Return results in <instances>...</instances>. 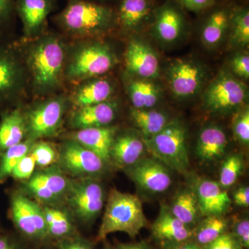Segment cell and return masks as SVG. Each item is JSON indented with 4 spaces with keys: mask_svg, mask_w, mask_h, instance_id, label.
Wrapping results in <instances>:
<instances>
[{
    "mask_svg": "<svg viewBox=\"0 0 249 249\" xmlns=\"http://www.w3.org/2000/svg\"><path fill=\"white\" fill-rule=\"evenodd\" d=\"M183 9L203 14L217 4L219 0H176Z\"/></svg>",
    "mask_w": 249,
    "mask_h": 249,
    "instance_id": "cell-45",
    "label": "cell"
},
{
    "mask_svg": "<svg viewBox=\"0 0 249 249\" xmlns=\"http://www.w3.org/2000/svg\"><path fill=\"white\" fill-rule=\"evenodd\" d=\"M117 62L116 53L107 44L88 42L77 47L65 67V73L73 81L88 80L107 73Z\"/></svg>",
    "mask_w": 249,
    "mask_h": 249,
    "instance_id": "cell-5",
    "label": "cell"
},
{
    "mask_svg": "<svg viewBox=\"0 0 249 249\" xmlns=\"http://www.w3.org/2000/svg\"><path fill=\"white\" fill-rule=\"evenodd\" d=\"M202 249H244L231 232L223 234L217 240L201 247Z\"/></svg>",
    "mask_w": 249,
    "mask_h": 249,
    "instance_id": "cell-43",
    "label": "cell"
},
{
    "mask_svg": "<svg viewBox=\"0 0 249 249\" xmlns=\"http://www.w3.org/2000/svg\"><path fill=\"white\" fill-rule=\"evenodd\" d=\"M71 179L58 165L53 164L35 171L23 183L25 193L47 206H58L65 202Z\"/></svg>",
    "mask_w": 249,
    "mask_h": 249,
    "instance_id": "cell-9",
    "label": "cell"
},
{
    "mask_svg": "<svg viewBox=\"0 0 249 249\" xmlns=\"http://www.w3.org/2000/svg\"><path fill=\"white\" fill-rule=\"evenodd\" d=\"M16 0H0V34L6 30L16 15Z\"/></svg>",
    "mask_w": 249,
    "mask_h": 249,
    "instance_id": "cell-44",
    "label": "cell"
},
{
    "mask_svg": "<svg viewBox=\"0 0 249 249\" xmlns=\"http://www.w3.org/2000/svg\"><path fill=\"white\" fill-rule=\"evenodd\" d=\"M155 0H116L118 27L124 32H137L150 25L155 9Z\"/></svg>",
    "mask_w": 249,
    "mask_h": 249,
    "instance_id": "cell-17",
    "label": "cell"
},
{
    "mask_svg": "<svg viewBox=\"0 0 249 249\" xmlns=\"http://www.w3.org/2000/svg\"><path fill=\"white\" fill-rule=\"evenodd\" d=\"M130 118L144 141L152 138L160 132L169 122L163 111L152 109H135L132 107Z\"/></svg>",
    "mask_w": 249,
    "mask_h": 249,
    "instance_id": "cell-31",
    "label": "cell"
},
{
    "mask_svg": "<svg viewBox=\"0 0 249 249\" xmlns=\"http://www.w3.org/2000/svg\"><path fill=\"white\" fill-rule=\"evenodd\" d=\"M228 36L229 45L233 48H245L249 44L248 6H232Z\"/></svg>",
    "mask_w": 249,
    "mask_h": 249,
    "instance_id": "cell-33",
    "label": "cell"
},
{
    "mask_svg": "<svg viewBox=\"0 0 249 249\" xmlns=\"http://www.w3.org/2000/svg\"><path fill=\"white\" fill-rule=\"evenodd\" d=\"M248 88L231 71L223 70L208 85L203 95L206 110L214 114H230L248 101Z\"/></svg>",
    "mask_w": 249,
    "mask_h": 249,
    "instance_id": "cell-6",
    "label": "cell"
},
{
    "mask_svg": "<svg viewBox=\"0 0 249 249\" xmlns=\"http://www.w3.org/2000/svg\"><path fill=\"white\" fill-rule=\"evenodd\" d=\"M55 0H16V14L22 21L27 36H35L43 27L54 8Z\"/></svg>",
    "mask_w": 249,
    "mask_h": 249,
    "instance_id": "cell-21",
    "label": "cell"
},
{
    "mask_svg": "<svg viewBox=\"0 0 249 249\" xmlns=\"http://www.w3.org/2000/svg\"><path fill=\"white\" fill-rule=\"evenodd\" d=\"M65 48L56 36H43L29 49L28 67L33 86L39 94L58 88L65 67Z\"/></svg>",
    "mask_w": 249,
    "mask_h": 249,
    "instance_id": "cell-2",
    "label": "cell"
},
{
    "mask_svg": "<svg viewBox=\"0 0 249 249\" xmlns=\"http://www.w3.org/2000/svg\"><path fill=\"white\" fill-rule=\"evenodd\" d=\"M117 111V104L109 101L78 107L71 114L70 125L77 130L90 127H106L115 119Z\"/></svg>",
    "mask_w": 249,
    "mask_h": 249,
    "instance_id": "cell-22",
    "label": "cell"
},
{
    "mask_svg": "<svg viewBox=\"0 0 249 249\" xmlns=\"http://www.w3.org/2000/svg\"><path fill=\"white\" fill-rule=\"evenodd\" d=\"M151 235L160 243L192 240L193 229L174 216L169 208L162 206L151 226Z\"/></svg>",
    "mask_w": 249,
    "mask_h": 249,
    "instance_id": "cell-23",
    "label": "cell"
},
{
    "mask_svg": "<svg viewBox=\"0 0 249 249\" xmlns=\"http://www.w3.org/2000/svg\"><path fill=\"white\" fill-rule=\"evenodd\" d=\"M116 135V127L106 126L78 129L70 139L91 150L109 165L111 147Z\"/></svg>",
    "mask_w": 249,
    "mask_h": 249,
    "instance_id": "cell-24",
    "label": "cell"
},
{
    "mask_svg": "<svg viewBox=\"0 0 249 249\" xmlns=\"http://www.w3.org/2000/svg\"><path fill=\"white\" fill-rule=\"evenodd\" d=\"M55 242L57 249H95L91 241L82 237L79 234Z\"/></svg>",
    "mask_w": 249,
    "mask_h": 249,
    "instance_id": "cell-42",
    "label": "cell"
},
{
    "mask_svg": "<svg viewBox=\"0 0 249 249\" xmlns=\"http://www.w3.org/2000/svg\"><path fill=\"white\" fill-rule=\"evenodd\" d=\"M233 4L219 1L205 11L201 25L200 37L203 45L209 50L217 48L229 33L231 15Z\"/></svg>",
    "mask_w": 249,
    "mask_h": 249,
    "instance_id": "cell-18",
    "label": "cell"
},
{
    "mask_svg": "<svg viewBox=\"0 0 249 249\" xmlns=\"http://www.w3.org/2000/svg\"><path fill=\"white\" fill-rule=\"evenodd\" d=\"M147 224L138 196L112 189L108 195L96 240L102 242L109 234L116 232H124L134 239Z\"/></svg>",
    "mask_w": 249,
    "mask_h": 249,
    "instance_id": "cell-3",
    "label": "cell"
},
{
    "mask_svg": "<svg viewBox=\"0 0 249 249\" xmlns=\"http://www.w3.org/2000/svg\"><path fill=\"white\" fill-rule=\"evenodd\" d=\"M244 160L238 154L229 156L223 161L219 173V183L224 188L235 184L243 172Z\"/></svg>",
    "mask_w": 249,
    "mask_h": 249,
    "instance_id": "cell-35",
    "label": "cell"
},
{
    "mask_svg": "<svg viewBox=\"0 0 249 249\" xmlns=\"http://www.w3.org/2000/svg\"><path fill=\"white\" fill-rule=\"evenodd\" d=\"M88 1H93V2L100 3V4H107V3L114 0H88Z\"/></svg>",
    "mask_w": 249,
    "mask_h": 249,
    "instance_id": "cell-49",
    "label": "cell"
},
{
    "mask_svg": "<svg viewBox=\"0 0 249 249\" xmlns=\"http://www.w3.org/2000/svg\"><path fill=\"white\" fill-rule=\"evenodd\" d=\"M233 201L237 206L240 207H248L249 205V186L240 187L232 194Z\"/></svg>",
    "mask_w": 249,
    "mask_h": 249,
    "instance_id": "cell-46",
    "label": "cell"
},
{
    "mask_svg": "<svg viewBox=\"0 0 249 249\" xmlns=\"http://www.w3.org/2000/svg\"><path fill=\"white\" fill-rule=\"evenodd\" d=\"M29 244L18 234L0 232V249H31Z\"/></svg>",
    "mask_w": 249,
    "mask_h": 249,
    "instance_id": "cell-41",
    "label": "cell"
},
{
    "mask_svg": "<svg viewBox=\"0 0 249 249\" xmlns=\"http://www.w3.org/2000/svg\"><path fill=\"white\" fill-rule=\"evenodd\" d=\"M191 188L197 199L202 217L224 215L230 209L231 199L219 182L208 178H196Z\"/></svg>",
    "mask_w": 249,
    "mask_h": 249,
    "instance_id": "cell-19",
    "label": "cell"
},
{
    "mask_svg": "<svg viewBox=\"0 0 249 249\" xmlns=\"http://www.w3.org/2000/svg\"><path fill=\"white\" fill-rule=\"evenodd\" d=\"M144 142L147 150L165 166L179 173L188 171L190 160L187 149V129L181 121H170L160 132Z\"/></svg>",
    "mask_w": 249,
    "mask_h": 249,
    "instance_id": "cell-4",
    "label": "cell"
},
{
    "mask_svg": "<svg viewBox=\"0 0 249 249\" xmlns=\"http://www.w3.org/2000/svg\"><path fill=\"white\" fill-rule=\"evenodd\" d=\"M54 19L67 34L77 37H98L119 28L114 7L88 0H68Z\"/></svg>",
    "mask_w": 249,
    "mask_h": 249,
    "instance_id": "cell-1",
    "label": "cell"
},
{
    "mask_svg": "<svg viewBox=\"0 0 249 249\" xmlns=\"http://www.w3.org/2000/svg\"><path fill=\"white\" fill-rule=\"evenodd\" d=\"M231 72L241 80L249 78V55L247 52H237L229 61Z\"/></svg>",
    "mask_w": 249,
    "mask_h": 249,
    "instance_id": "cell-38",
    "label": "cell"
},
{
    "mask_svg": "<svg viewBox=\"0 0 249 249\" xmlns=\"http://www.w3.org/2000/svg\"><path fill=\"white\" fill-rule=\"evenodd\" d=\"M47 232L50 240L56 241L78 235L75 219L67 210L59 206L42 205Z\"/></svg>",
    "mask_w": 249,
    "mask_h": 249,
    "instance_id": "cell-26",
    "label": "cell"
},
{
    "mask_svg": "<svg viewBox=\"0 0 249 249\" xmlns=\"http://www.w3.org/2000/svg\"><path fill=\"white\" fill-rule=\"evenodd\" d=\"M227 146L225 132L219 126L209 124L199 132L196 145V156L203 163H211L222 158Z\"/></svg>",
    "mask_w": 249,
    "mask_h": 249,
    "instance_id": "cell-25",
    "label": "cell"
},
{
    "mask_svg": "<svg viewBox=\"0 0 249 249\" xmlns=\"http://www.w3.org/2000/svg\"><path fill=\"white\" fill-rule=\"evenodd\" d=\"M114 91V86L106 78H94L80 85L73 94L76 107L98 104L108 101Z\"/></svg>",
    "mask_w": 249,
    "mask_h": 249,
    "instance_id": "cell-28",
    "label": "cell"
},
{
    "mask_svg": "<svg viewBox=\"0 0 249 249\" xmlns=\"http://www.w3.org/2000/svg\"><path fill=\"white\" fill-rule=\"evenodd\" d=\"M231 222L224 215H209L203 217L193 228L194 241L201 247L209 245L223 234L230 230Z\"/></svg>",
    "mask_w": 249,
    "mask_h": 249,
    "instance_id": "cell-32",
    "label": "cell"
},
{
    "mask_svg": "<svg viewBox=\"0 0 249 249\" xmlns=\"http://www.w3.org/2000/svg\"><path fill=\"white\" fill-rule=\"evenodd\" d=\"M160 249H202V248L194 241L188 240L181 242L160 243Z\"/></svg>",
    "mask_w": 249,
    "mask_h": 249,
    "instance_id": "cell-47",
    "label": "cell"
},
{
    "mask_svg": "<svg viewBox=\"0 0 249 249\" xmlns=\"http://www.w3.org/2000/svg\"><path fill=\"white\" fill-rule=\"evenodd\" d=\"M36 168L35 160L29 152L16 165L11 177L18 181H27L35 173Z\"/></svg>",
    "mask_w": 249,
    "mask_h": 249,
    "instance_id": "cell-40",
    "label": "cell"
},
{
    "mask_svg": "<svg viewBox=\"0 0 249 249\" xmlns=\"http://www.w3.org/2000/svg\"><path fill=\"white\" fill-rule=\"evenodd\" d=\"M125 66L129 73L142 79L154 80L160 76V58L151 46L141 39L129 42L124 54Z\"/></svg>",
    "mask_w": 249,
    "mask_h": 249,
    "instance_id": "cell-16",
    "label": "cell"
},
{
    "mask_svg": "<svg viewBox=\"0 0 249 249\" xmlns=\"http://www.w3.org/2000/svg\"><path fill=\"white\" fill-rule=\"evenodd\" d=\"M63 98H54L37 105L25 116L27 139L36 141L56 135L66 111Z\"/></svg>",
    "mask_w": 249,
    "mask_h": 249,
    "instance_id": "cell-11",
    "label": "cell"
},
{
    "mask_svg": "<svg viewBox=\"0 0 249 249\" xmlns=\"http://www.w3.org/2000/svg\"><path fill=\"white\" fill-rule=\"evenodd\" d=\"M106 201L104 188L97 178L71 179L65 202L75 220L89 225L102 211Z\"/></svg>",
    "mask_w": 249,
    "mask_h": 249,
    "instance_id": "cell-8",
    "label": "cell"
},
{
    "mask_svg": "<svg viewBox=\"0 0 249 249\" xmlns=\"http://www.w3.org/2000/svg\"><path fill=\"white\" fill-rule=\"evenodd\" d=\"M146 145L142 134L133 131L116 134L110 150V163L124 170L144 157Z\"/></svg>",
    "mask_w": 249,
    "mask_h": 249,
    "instance_id": "cell-20",
    "label": "cell"
},
{
    "mask_svg": "<svg viewBox=\"0 0 249 249\" xmlns=\"http://www.w3.org/2000/svg\"><path fill=\"white\" fill-rule=\"evenodd\" d=\"M102 249H116L114 245H111L110 244L107 243L105 245Z\"/></svg>",
    "mask_w": 249,
    "mask_h": 249,
    "instance_id": "cell-50",
    "label": "cell"
},
{
    "mask_svg": "<svg viewBox=\"0 0 249 249\" xmlns=\"http://www.w3.org/2000/svg\"><path fill=\"white\" fill-rule=\"evenodd\" d=\"M29 154L35 160L36 166L41 168L55 164L58 160V152L50 143L45 142H34Z\"/></svg>",
    "mask_w": 249,
    "mask_h": 249,
    "instance_id": "cell-36",
    "label": "cell"
},
{
    "mask_svg": "<svg viewBox=\"0 0 249 249\" xmlns=\"http://www.w3.org/2000/svg\"><path fill=\"white\" fill-rule=\"evenodd\" d=\"M9 215L18 235L29 243L40 247L50 241L42 206L21 191L10 196Z\"/></svg>",
    "mask_w": 249,
    "mask_h": 249,
    "instance_id": "cell-7",
    "label": "cell"
},
{
    "mask_svg": "<svg viewBox=\"0 0 249 249\" xmlns=\"http://www.w3.org/2000/svg\"><path fill=\"white\" fill-rule=\"evenodd\" d=\"M34 142L31 139H25L0 155V184L11 176L13 170L23 157L29 153Z\"/></svg>",
    "mask_w": 249,
    "mask_h": 249,
    "instance_id": "cell-34",
    "label": "cell"
},
{
    "mask_svg": "<svg viewBox=\"0 0 249 249\" xmlns=\"http://www.w3.org/2000/svg\"><path fill=\"white\" fill-rule=\"evenodd\" d=\"M234 137L239 142L245 145L249 143V109L242 108L236 114L232 124Z\"/></svg>",
    "mask_w": 249,
    "mask_h": 249,
    "instance_id": "cell-37",
    "label": "cell"
},
{
    "mask_svg": "<svg viewBox=\"0 0 249 249\" xmlns=\"http://www.w3.org/2000/svg\"><path fill=\"white\" fill-rule=\"evenodd\" d=\"M57 162L64 173L76 178H96L107 165L101 157L71 139L62 144Z\"/></svg>",
    "mask_w": 249,
    "mask_h": 249,
    "instance_id": "cell-10",
    "label": "cell"
},
{
    "mask_svg": "<svg viewBox=\"0 0 249 249\" xmlns=\"http://www.w3.org/2000/svg\"><path fill=\"white\" fill-rule=\"evenodd\" d=\"M206 70L199 62L191 59H178L166 70V79L175 98L187 99L196 96L206 81Z\"/></svg>",
    "mask_w": 249,
    "mask_h": 249,
    "instance_id": "cell-13",
    "label": "cell"
},
{
    "mask_svg": "<svg viewBox=\"0 0 249 249\" xmlns=\"http://www.w3.org/2000/svg\"><path fill=\"white\" fill-rule=\"evenodd\" d=\"M22 62L16 47L0 41V109L16 101L24 83Z\"/></svg>",
    "mask_w": 249,
    "mask_h": 249,
    "instance_id": "cell-12",
    "label": "cell"
},
{
    "mask_svg": "<svg viewBox=\"0 0 249 249\" xmlns=\"http://www.w3.org/2000/svg\"><path fill=\"white\" fill-rule=\"evenodd\" d=\"M127 89L135 109H152L161 99V90L151 80L135 78L129 82Z\"/></svg>",
    "mask_w": 249,
    "mask_h": 249,
    "instance_id": "cell-29",
    "label": "cell"
},
{
    "mask_svg": "<svg viewBox=\"0 0 249 249\" xmlns=\"http://www.w3.org/2000/svg\"><path fill=\"white\" fill-rule=\"evenodd\" d=\"M150 26L154 37L163 45H169L182 37L188 19L184 9L176 0H166L156 8Z\"/></svg>",
    "mask_w": 249,
    "mask_h": 249,
    "instance_id": "cell-14",
    "label": "cell"
},
{
    "mask_svg": "<svg viewBox=\"0 0 249 249\" xmlns=\"http://www.w3.org/2000/svg\"><path fill=\"white\" fill-rule=\"evenodd\" d=\"M244 249H249V219L248 216L239 217L231 222L230 230Z\"/></svg>",
    "mask_w": 249,
    "mask_h": 249,
    "instance_id": "cell-39",
    "label": "cell"
},
{
    "mask_svg": "<svg viewBox=\"0 0 249 249\" xmlns=\"http://www.w3.org/2000/svg\"><path fill=\"white\" fill-rule=\"evenodd\" d=\"M114 247L116 249H153L148 242L144 240L129 242V243L117 242L114 245Z\"/></svg>",
    "mask_w": 249,
    "mask_h": 249,
    "instance_id": "cell-48",
    "label": "cell"
},
{
    "mask_svg": "<svg viewBox=\"0 0 249 249\" xmlns=\"http://www.w3.org/2000/svg\"><path fill=\"white\" fill-rule=\"evenodd\" d=\"M26 137L25 116L22 111L14 109L3 111L0 120V155L25 140Z\"/></svg>",
    "mask_w": 249,
    "mask_h": 249,
    "instance_id": "cell-27",
    "label": "cell"
},
{
    "mask_svg": "<svg viewBox=\"0 0 249 249\" xmlns=\"http://www.w3.org/2000/svg\"><path fill=\"white\" fill-rule=\"evenodd\" d=\"M124 170L140 189L152 194L163 193L171 186L172 177L168 167L155 157H142Z\"/></svg>",
    "mask_w": 249,
    "mask_h": 249,
    "instance_id": "cell-15",
    "label": "cell"
},
{
    "mask_svg": "<svg viewBox=\"0 0 249 249\" xmlns=\"http://www.w3.org/2000/svg\"><path fill=\"white\" fill-rule=\"evenodd\" d=\"M169 209L174 216L192 229L196 227L202 216L197 199L191 188L178 191Z\"/></svg>",
    "mask_w": 249,
    "mask_h": 249,
    "instance_id": "cell-30",
    "label": "cell"
}]
</instances>
